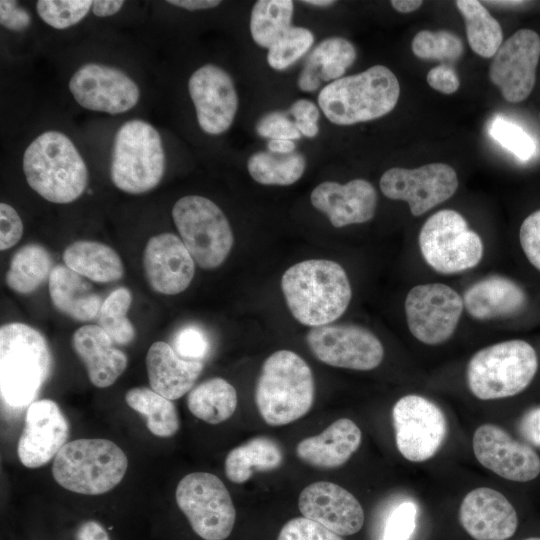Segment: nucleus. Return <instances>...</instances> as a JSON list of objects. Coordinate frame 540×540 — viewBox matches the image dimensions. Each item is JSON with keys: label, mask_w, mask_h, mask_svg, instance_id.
I'll return each mask as SVG.
<instances>
[{"label": "nucleus", "mask_w": 540, "mask_h": 540, "mask_svg": "<svg viewBox=\"0 0 540 540\" xmlns=\"http://www.w3.org/2000/svg\"><path fill=\"white\" fill-rule=\"evenodd\" d=\"M281 288L293 317L312 328L338 319L352 297L343 267L326 259L305 260L291 266L282 276Z\"/></svg>", "instance_id": "f257e3e1"}, {"label": "nucleus", "mask_w": 540, "mask_h": 540, "mask_svg": "<svg viewBox=\"0 0 540 540\" xmlns=\"http://www.w3.org/2000/svg\"><path fill=\"white\" fill-rule=\"evenodd\" d=\"M22 168L28 185L45 200L68 204L78 199L89 181L87 165L72 140L50 130L26 148Z\"/></svg>", "instance_id": "f03ea898"}, {"label": "nucleus", "mask_w": 540, "mask_h": 540, "mask_svg": "<svg viewBox=\"0 0 540 540\" xmlns=\"http://www.w3.org/2000/svg\"><path fill=\"white\" fill-rule=\"evenodd\" d=\"M52 365L44 336L30 325L13 322L0 328V393L14 409L34 402Z\"/></svg>", "instance_id": "7ed1b4c3"}, {"label": "nucleus", "mask_w": 540, "mask_h": 540, "mask_svg": "<svg viewBox=\"0 0 540 540\" xmlns=\"http://www.w3.org/2000/svg\"><path fill=\"white\" fill-rule=\"evenodd\" d=\"M315 384L311 368L298 354L279 350L263 363L255 388V403L270 426L303 417L312 407Z\"/></svg>", "instance_id": "20e7f679"}, {"label": "nucleus", "mask_w": 540, "mask_h": 540, "mask_svg": "<svg viewBox=\"0 0 540 540\" xmlns=\"http://www.w3.org/2000/svg\"><path fill=\"white\" fill-rule=\"evenodd\" d=\"M400 85L386 66L375 65L327 84L318 95V104L327 119L336 125H353L385 116L396 106Z\"/></svg>", "instance_id": "39448f33"}, {"label": "nucleus", "mask_w": 540, "mask_h": 540, "mask_svg": "<svg viewBox=\"0 0 540 540\" xmlns=\"http://www.w3.org/2000/svg\"><path fill=\"white\" fill-rule=\"evenodd\" d=\"M128 460L122 449L107 439H77L66 443L52 466L55 481L84 495L104 494L123 479Z\"/></svg>", "instance_id": "423d86ee"}, {"label": "nucleus", "mask_w": 540, "mask_h": 540, "mask_svg": "<svg viewBox=\"0 0 540 540\" xmlns=\"http://www.w3.org/2000/svg\"><path fill=\"white\" fill-rule=\"evenodd\" d=\"M165 151L156 128L141 119L123 123L116 132L110 178L119 190L143 194L158 186L165 172Z\"/></svg>", "instance_id": "0eeeda50"}, {"label": "nucleus", "mask_w": 540, "mask_h": 540, "mask_svg": "<svg viewBox=\"0 0 540 540\" xmlns=\"http://www.w3.org/2000/svg\"><path fill=\"white\" fill-rule=\"evenodd\" d=\"M537 369L535 349L524 340H508L485 347L471 357L467 382L478 399H502L525 390Z\"/></svg>", "instance_id": "6e6552de"}, {"label": "nucleus", "mask_w": 540, "mask_h": 540, "mask_svg": "<svg viewBox=\"0 0 540 540\" xmlns=\"http://www.w3.org/2000/svg\"><path fill=\"white\" fill-rule=\"evenodd\" d=\"M172 218L195 263L215 269L228 257L234 236L223 211L210 199L188 195L176 201Z\"/></svg>", "instance_id": "1a4fd4ad"}, {"label": "nucleus", "mask_w": 540, "mask_h": 540, "mask_svg": "<svg viewBox=\"0 0 540 540\" xmlns=\"http://www.w3.org/2000/svg\"><path fill=\"white\" fill-rule=\"evenodd\" d=\"M419 247L427 264L442 274H454L478 265L483 256L480 236L469 229L457 211L431 215L419 233Z\"/></svg>", "instance_id": "9d476101"}, {"label": "nucleus", "mask_w": 540, "mask_h": 540, "mask_svg": "<svg viewBox=\"0 0 540 540\" xmlns=\"http://www.w3.org/2000/svg\"><path fill=\"white\" fill-rule=\"evenodd\" d=\"M175 496L198 536L204 540H224L231 534L235 507L225 484L216 475L189 473L179 481Z\"/></svg>", "instance_id": "9b49d317"}, {"label": "nucleus", "mask_w": 540, "mask_h": 540, "mask_svg": "<svg viewBox=\"0 0 540 540\" xmlns=\"http://www.w3.org/2000/svg\"><path fill=\"white\" fill-rule=\"evenodd\" d=\"M463 307L462 297L446 284L414 286L405 299L408 328L424 344H441L453 335Z\"/></svg>", "instance_id": "f8f14e48"}, {"label": "nucleus", "mask_w": 540, "mask_h": 540, "mask_svg": "<svg viewBox=\"0 0 540 540\" xmlns=\"http://www.w3.org/2000/svg\"><path fill=\"white\" fill-rule=\"evenodd\" d=\"M398 451L411 462L430 459L440 449L447 434L441 409L419 395L400 398L392 410Z\"/></svg>", "instance_id": "ddd939ff"}, {"label": "nucleus", "mask_w": 540, "mask_h": 540, "mask_svg": "<svg viewBox=\"0 0 540 540\" xmlns=\"http://www.w3.org/2000/svg\"><path fill=\"white\" fill-rule=\"evenodd\" d=\"M457 187V174L445 163H430L415 169L393 167L380 179L382 193L389 199L408 202L414 216L448 200Z\"/></svg>", "instance_id": "4468645a"}, {"label": "nucleus", "mask_w": 540, "mask_h": 540, "mask_svg": "<svg viewBox=\"0 0 540 540\" xmlns=\"http://www.w3.org/2000/svg\"><path fill=\"white\" fill-rule=\"evenodd\" d=\"M306 339L314 356L334 367L368 371L378 367L384 357L380 340L356 325L313 327Z\"/></svg>", "instance_id": "2eb2a0df"}, {"label": "nucleus", "mask_w": 540, "mask_h": 540, "mask_svg": "<svg viewBox=\"0 0 540 540\" xmlns=\"http://www.w3.org/2000/svg\"><path fill=\"white\" fill-rule=\"evenodd\" d=\"M68 87L81 107L111 115L131 110L140 99V89L128 74L102 63L89 62L79 67Z\"/></svg>", "instance_id": "dca6fc26"}, {"label": "nucleus", "mask_w": 540, "mask_h": 540, "mask_svg": "<svg viewBox=\"0 0 540 540\" xmlns=\"http://www.w3.org/2000/svg\"><path fill=\"white\" fill-rule=\"evenodd\" d=\"M539 58L540 37L532 29H520L501 44L490 64L489 78L505 100L517 103L530 95Z\"/></svg>", "instance_id": "f3484780"}, {"label": "nucleus", "mask_w": 540, "mask_h": 540, "mask_svg": "<svg viewBox=\"0 0 540 540\" xmlns=\"http://www.w3.org/2000/svg\"><path fill=\"white\" fill-rule=\"evenodd\" d=\"M198 125L209 135H220L232 125L238 110V96L231 76L221 67L205 64L188 81Z\"/></svg>", "instance_id": "a211bd4d"}, {"label": "nucleus", "mask_w": 540, "mask_h": 540, "mask_svg": "<svg viewBox=\"0 0 540 540\" xmlns=\"http://www.w3.org/2000/svg\"><path fill=\"white\" fill-rule=\"evenodd\" d=\"M472 446L478 462L504 479L528 482L540 474V457L533 448L513 439L497 425L479 426Z\"/></svg>", "instance_id": "6ab92c4d"}, {"label": "nucleus", "mask_w": 540, "mask_h": 540, "mask_svg": "<svg viewBox=\"0 0 540 540\" xmlns=\"http://www.w3.org/2000/svg\"><path fill=\"white\" fill-rule=\"evenodd\" d=\"M68 435L69 425L59 406L50 399L34 401L28 406L18 440L19 460L28 468L47 464L66 444Z\"/></svg>", "instance_id": "aec40b11"}, {"label": "nucleus", "mask_w": 540, "mask_h": 540, "mask_svg": "<svg viewBox=\"0 0 540 540\" xmlns=\"http://www.w3.org/2000/svg\"><path fill=\"white\" fill-rule=\"evenodd\" d=\"M303 515L340 536L356 534L364 524V511L353 494L327 481L305 487L298 499Z\"/></svg>", "instance_id": "412c9836"}, {"label": "nucleus", "mask_w": 540, "mask_h": 540, "mask_svg": "<svg viewBox=\"0 0 540 540\" xmlns=\"http://www.w3.org/2000/svg\"><path fill=\"white\" fill-rule=\"evenodd\" d=\"M144 273L157 293L176 295L191 283L195 261L181 238L173 233L151 237L143 252Z\"/></svg>", "instance_id": "4be33fe9"}, {"label": "nucleus", "mask_w": 540, "mask_h": 540, "mask_svg": "<svg viewBox=\"0 0 540 540\" xmlns=\"http://www.w3.org/2000/svg\"><path fill=\"white\" fill-rule=\"evenodd\" d=\"M463 529L475 540H507L517 531L518 514L499 491L479 487L470 491L459 508Z\"/></svg>", "instance_id": "5701e85b"}, {"label": "nucleus", "mask_w": 540, "mask_h": 540, "mask_svg": "<svg viewBox=\"0 0 540 540\" xmlns=\"http://www.w3.org/2000/svg\"><path fill=\"white\" fill-rule=\"evenodd\" d=\"M314 208L329 218L336 227L365 223L375 214L377 193L370 182L353 179L346 184L325 181L310 196Z\"/></svg>", "instance_id": "b1692460"}, {"label": "nucleus", "mask_w": 540, "mask_h": 540, "mask_svg": "<svg viewBox=\"0 0 540 540\" xmlns=\"http://www.w3.org/2000/svg\"><path fill=\"white\" fill-rule=\"evenodd\" d=\"M75 353L84 363L90 382L98 388L111 386L125 371L126 354L99 325H84L72 337Z\"/></svg>", "instance_id": "393cba45"}, {"label": "nucleus", "mask_w": 540, "mask_h": 540, "mask_svg": "<svg viewBox=\"0 0 540 540\" xmlns=\"http://www.w3.org/2000/svg\"><path fill=\"white\" fill-rule=\"evenodd\" d=\"M203 362L188 361L163 341L154 342L146 355L150 387L169 400L190 392L203 370Z\"/></svg>", "instance_id": "a878e982"}, {"label": "nucleus", "mask_w": 540, "mask_h": 540, "mask_svg": "<svg viewBox=\"0 0 540 540\" xmlns=\"http://www.w3.org/2000/svg\"><path fill=\"white\" fill-rule=\"evenodd\" d=\"M360 428L350 419L341 418L322 433L300 441L296 454L306 464L332 469L345 464L361 444Z\"/></svg>", "instance_id": "bb28decb"}, {"label": "nucleus", "mask_w": 540, "mask_h": 540, "mask_svg": "<svg viewBox=\"0 0 540 540\" xmlns=\"http://www.w3.org/2000/svg\"><path fill=\"white\" fill-rule=\"evenodd\" d=\"M526 303L524 290L514 281L500 276L476 282L463 295L465 309L469 315L478 320L515 315Z\"/></svg>", "instance_id": "cd10ccee"}, {"label": "nucleus", "mask_w": 540, "mask_h": 540, "mask_svg": "<svg viewBox=\"0 0 540 540\" xmlns=\"http://www.w3.org/2000/svg\"><path fill=\"white\" fill-rule=\"evenodd\" d=\"M53 306L76 321H90L99 315L103 303L91 284L66 265L53 267L48 279Z\"/></svg>", "instance_id": "c85d7f7f"}, {"label": "nucleus", "mask_w": 540, "mask_h": 540, "mask_svg": "<svg viewBox=\"0 0 540 540\" xmlns=\"http://www.w3.org/2000/svg\"><path fill=\"white\" fill-rule=\"evenodd\" d=\"M353 44L342 37H329L321 41L306 58L298 77V87L304 92L316 91L321 83L341 78L356 59Z\"/></svg>", "instance_id": "c756f323"}, {"label": "nucleus", "mask_w": 540, "mask_h": 540, "mask_svg": "<svg viewBox=\"0 0 540 540\" xmlns=\"http://www.w3.org/2000/svg\"><path fill=\"white\" fill-rule=\"evenodd\" d=\"M62 258L68 268L94 282H114L124 274L119 254L101 242L75 241L66 247Z\"/></svg>", "instance_id": "7c9ffc66"}, {"label": "nucleus", "mask_w": 540, "mask_h": 540, "mask_svg": "<svg viewBox=\"0 0 540 540\" xmlns=\"http://www.w3.org/2000/svg\"><path fill=\"white\" fill-rule=\"evenodd\" d=\"M283 462V451L280 445L266 436L251 438L247 442L233 448L225 459V474L236 484L250 479L254 470L271 471Z\"/></svg>", "instance_id": "2f4dec72"}, {"label": "nucleus", "mask_w": 540, "mask_h": 540, "mask_svg": "<svg viewBox=\"0 0 540 540\" xmlns=\"http://www.w3.org/2000/svg\"><path fill=\"white\" fill-rule=\"evenodd\" d=\"M237 392L227 380L214 377L191 389L187 397L189 411L209 424L229 419L237 407Z\"/></svg>", "instance_id": "473e14b6"}, {"label": "nucleus", "mask_w": 540, "mask_h": 540, "mask_svg": "<svg viewBox=\"0 0 540 540\" xmlns=\"http://www.w3.org/2000/svg\"><path fill=\"white\" fill-rule=\"evenodd\" d=\"M52 263L50 253L43 246L24 245L11 258L6 284L18 294H31L49 279Z\"/></svg>", "instance_id": "72a5a7b5"}, {"label": "nucleus", "mask_w": 540, "mask_h": 540, "mask_svg": "<svg viewBox=\"0 0 540 540\" xmlns=\"http://www.w3.org/2000/svg\"><path fill=\"white\" fill-rule=\"evenodd\" d=\"M125 401L146 419V426L152 434L171 437L178 431L180 421L175 405L152 388H131L125 394Z\"/></svg>", "instance_id": "f704fd0d"}, {"label": "nucleus", "mask_w": 540, "mask_h": 540, "mask_svg": "<svg viewBox=\"0 0 540 540\" xmlns=\"http://www.w3.org/2000/svg\"><path fill=\"white\" fill-rule=\"evenodd\" d=\"M455 4L464 18L471 49L481 57H493L503 43L499 22L479 1L458 0Z\"/></svg>", "instance_id": "c9c22d12"}, {"label": "nucleus", "mask_w": 540, "mask_h": 540, "mask_svg": "<svg viewBox=\"0 0 540 540\" xmlns=\"http://www.w3.org/2000/svg\"><path fill=\"white\" fill-rule=\"evenodd\" d=\"M305 168L306 160L297 152L282 155L260 151L247 161L250 176L263 185H291L302 177Z\"/></svg>", "instance_id": "e433bc0d"}, {"label": "nucleus", "mask_w": 540, "mask_h": 540, "mask_svg": "<svg viewBox=\"0 0 540 540\" xmlns=\"http://www.w3.org/2000/svg\"><path fill=\"white\" fill-rule=\"evenodd\" d=\"M293 12L291 0L257 1L250 16V33L254 42L269 49L291 27Z\"/></svg>", "instance_id": "4c0bfd02"}, {"label": "nucleus", "mask_w": 540, "mask_h": 540, "mask_svg": "<svg viewBox=\"0 0 540 540\" xmlns=\"http://www.w3.org/2000/svg\"><path fill=\"white\" fill-rule=\"evenodd\" d=\"M132 303V294L126 287L112 291L103 301L99 311V326L108 334L115 345L130 344L135 337V329L127 318Z\"/></svg>", "instance_id": "58836bf2"}, {"label": "nucleus", "mask_w": 540, "mask_h": 540, "mask_svg": "<svg viewBox=\"0 0 540 540\" xmlns=\"http://www.w3.org/2000/svg\"><path fill=\"white\" fill-rule=\"evenodd\" d=\"M413 54L425 60L455 61L464 51L462 40L448 30H422L412 40Z\"/></svg>", "instance_id": "ea45409f"}, {"label": "nucleus", "mask_w": 540, "mask_h": 540, "mask_svg": "<svg viewBox=\"0 0 540 540\" xmlns=\"http://www.w3.org/2000/svg\"><path fill=\"white\" fill-rule=\"evenodd\" d=\"M314 43L313 33L304 27H290L269 49L267 62L275 70H285L303 57Z\"/></svg>", "instance_id": "a19ab883"}, {"label": "nucleus", "mask_w": 540, "mask_h": 540, "mask_svg": "<svg viewBox=\"0 0 540 540\" xmlns=\"http://www.w3.org/2000/svg\"><path fill=\"white\" fill-rule=\"evenodd\" d=\"M92 4L91 0H38L36 11L47 25L62 30L84 19Z\"/></svg>", "instance_id": "79ce46f5"}, {"label": "nucleus", "mask_w": 540, "mask_h": 540, "mask_svg": "<svg viewBox=\"0 0 540 540\" xmlns=\"http://www.w3.org/2000/svg\"><path fill=\"white\" fill-rule=\"evenodd\" d=\"M488 131L492 138L521 160H528L536 151L532 137L522 127L503 117L493 118Z\"/></svg>", "instance_id": "37998d69"}, {"label": "nucleus", "mask_w": 540, "mask_h": 540, "mask_svg": "<svg viewBox=\"0 0 540 540\" xmlns=\"http://www.w3.org/2000/svg\"><path fill=\"white\" fill-rule=\"evenodd\" d=\"M172 348L185 360L203 362L210 350V342L201 328L186 325L175 333Z\"/></svg>", "instance_id": "c03bdc74"}, {"label": "nucleus", "mask_w": 540, "mask_h": 540, "mask_svg": "<svg viewBox=\"0 0 540 540\" xmlns=\"http://www.w3.org/2000/svg\"><path fill=\"white\" fill-rule=\"evenodd\" d=\"M417 506L404 501L389 515L383 530L382 540H409L416 527Z\"/></svg>", "instance_id": "a18cd8bd"}, {"label": "nucleus", "mask_w": 540, "mask_h": 540, "mask_svg": "<svg viewBox=\"0 0 540 540\" xmlns=\"http://www.w3.org/2000/svg\"><path fill=\"white\" fill-rule=\"evenodd\" d=\"M277 540H343V538L313 520L296 517L282 527Z\"/></svg>", "instance_id": "49530a36"}, {"label": "nucleus", "mask_w": 540, "mask_h": 540, "mask_svg": "<svg viewBox=\"0 0 540 540\" xmlns=\"http://www.w3.org/2000/svg\"><path fill=\"white\" fill-rule=\"evenodd\" d=\"M257 133L270 140H297L301 137L295 123L284 113L274 111L264 115L257 122Z\"/></svg>", "instance_id": "de8ad7c7"}, {"label": "nucleus", "mask_w": 540, "mask_h": 540, "mask_svg": "<svg viewBox=\"0 0 540 540\" xmlns=\"http://www.w3.org/2000/svg\"><path fill=\"white\" fill-rule=\"evenodd\" d=\"M519 240L528 261L540 271V209L525 218L519 230Z\"/></svg>", "instance_id": "09e8293b"}, {"label": "nucleus", "mask_w": 540, "mask_h": 540, "mask_svg": "<svg viewBox=\"0 0 540 540\" xmlns=\"http://www.w3.org/2000/svg\"><path fill=\"white\" fill-rule=\"evenodd\" d=\"M23 234V223L17 211L7 203L0 204V249L16 245Z\"/></svg>", "instance_id": "8fccbe9b"}, {"label": "nucleus", "mask_w": 540, "mask_h": 540, "mask_svg": "<svg viewBox=\"0 0 540 540\" xmlns=\"http://www.w3.org/2000/svg\"><path fill=\"white\" fill-rule=\"evenodd\" d=\"M0 23L8 30L23 32L31 25V16L17 1L1 0Z\"/></svg>", "instance_id": "3c124183"}, {"label": "nucleus", "mask_w": 540, "mask_h": 540, "mask_svg": "<svg viewBox=\"0 0 540 540\" xmlns=\"http://www.w3.org/2000/svg\"><path fill=\"white\" fill-rule=\"evenodd\" d=\"M427 82L434 90L443 94H452L460 86V80L453 68L441 64L429 70Z\"/></svg>", "instance_id": "603ef678"}, {"label": "nucleus", "mask_w": 540, "mask_h": 540, "mask_svg": "<svg viewBox=\"0 0 540 540\" xmlns=\"http://www.w3.org/2000/svg\"><path fill=\"white\" fill-rule=\"evenodd\" d=\"M519 432L527 442L540 448V407L524 414L519 423Z\"/></svg>", "instance_id": "864d4df0"}, {"label": "nucleus", "mask_w": 540, "mask_h": 540, "mask_svg": "<svg viewBox=\"0 0 540 540\" xmlns=\"http://www.w3.org/2000/svg\"><path fill=\"white\" fill-rule=\"evenodd\" d=\"M289 112L295 118L294 122L317 123L320 116L317 106L307 99H298L295 101L290 107Z\"/></svg>", "instance_id": "5fc2aeb1"}, {"label": "nucleus", "mask_w": 540, "mask_h": 540, "mask_svg": "<svg viewBox=\"0 0 540 540\" xmlns=\"http://www.w3.org/2000/svg\"><path fill=\"white\" fill-rule=\"evenodd\" d=\"M77 540H110L105 528L96 521H86L76 533Z\"/></svg>", "instance_id": "6e6d98bb"}, {"label": "nucleus", "mask_w": 540, "mask_h": 540, "mask_svg": "<svg viewBox=\"0 0 540 540\" xmlns=\"http://www.w3.org/2000/svg\"><path fill=\"white\" fill-rule=\"evenodd\" d=\"M124 5L122 0H95L92 12L98 17H108L116 14Z\"/></svg>", "instance_id": "4d7b16f0"}, {"label": "nucleus", "mask_w": 540, "mask_h": 540, "mask_svg": "<svg viewBox=\"0 0 540 540\" xmlns=\"http://www.w3.org/2000/svg\"><path fill=\"white\" fill-rule=\"evenodd\" d=\"M167 3L190 11L210 9L218 6L219 0H169Z\"/></svg>", "instance_id": "13d9d810"}, {"label": "nucleus", "mask_w": 540, "mask_h": 540, "mask_svg": "<svg viewBox=\"0 0 540 540\" xmlns=\"http://www.w3.org/2000/svg\"><path fill=\"white\" fill-rule=\"evenodd\" d=\"M269 152L275 154H291L294 152L295 143L291 140H270L267 143Z\"/></svg>", "instance_id": "bf43d9fd"}, {"label": "nucleus", "mask_w": 540, "mask_h": 540, "mask_svg": "<svg viewBox=\"0 0 540 540\" xmlns=\"http://www.w3.org/2000/svg\"><path fill=\"white\" fill-rule=\"evenodd\" d=\"M392 7L400 13H410L417 10L421 5L420 0H392Z\"/></svg>", "instance_id": "052dcab7"}, {"label": "nucleus", "mask_w": 540, "mask_h": 540, "mask_svg": "<svg viewBox=\"0 0 540 540\" xmlns=\"http://www.w3.org/2000/svg\"><path fill=\"white\" fill-rule=\"evenodd\" d=\"M297 130L305 137L313 138L318 134L319 128L317 123L310 122H294Z\"/></svg>", "instance_id": "680f3d73"}, {"label": "nucleus", "mask_w": 540, "mask_h": 540, "mask_svg": "<svg viewBox=\"0 0 540 540\" xmlns=\"http://www.w3.org/2000/svg\"><path fill=\"white\" fill-rule=\"evenodd\" d=\"M302 2L309 5L318 6V7H327L335 3V1H332V0H305Z\"/></svg>", "instance_id": "e2e57ef3"}, {"label": "nucleus", "mask_w": 540, "mask_h": 540, "mask_svg": "<svg viewBox=\"0 0 540 540\" xmlns=\"http://www.w3.org/2000/svg\"><path fill=\"white\" fill-rule=\"evenodd\" d=\"M489 3H494L497 5H503V6H513V5H520L524 2L523 1H493Z\"/></svg>", "instance_id": "0e129e2a"}, {"label": "nucleus", "mask_w": 540, "mask_h": 540, "mask_svg": "<svg viewBox=\"0 0 540 540\" xmlns=\"http://www.w3.org/2000/svg\"><path fill=\"white\" fill-rule=\"evenodd\" d=\"M520 540H540V537H538V536H531V537H526V538H523V539H520Z\"/></svg>", "instance_id": "69168bd1"}, {"label": "nucleus", "mask_w": 540, "mask_h": 540, "mask_svg": "<svg viewBox=\"0 0 540 540\" xmlns=\"http://www.w3.org/2000/svg\"><path fill=\"white\" fill-rule=\"evenodd\" d=\"M539 118H540V114H539Z\"/></svg>", "instance_id": "338daca9"}]
</instances>
